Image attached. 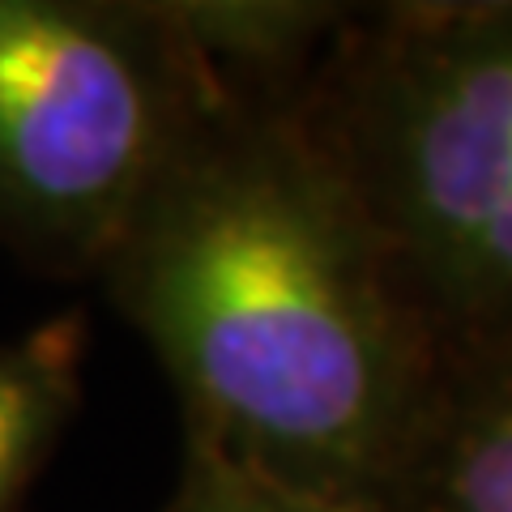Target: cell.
Listing matches in <instances>:
<instances>
[{
	"instance_id": "1",
	"label": "cell",
	"mask_w": 512,
	"mask_h": 512,
	"mask_svg": "<svg viewBox=\"0 0 512 512\" xmlns=\"http://www.w3.org/2000/svg\"><path fill=\"white\" fill-rule=\"evenodd\" d=\"M295 94L218 77L99 282L163 363L184 444L320 504L389 512L440 355Z\"/></svg>"
},
{
	"instance_id": "2",
	"label": "cell",
	"mask_w": 512,
	"mask_h": 512,
	"mask_svg": "<svg viewBox=\"0 0 512 512\" xmlns=\"http://www.w3.org/2000/svg\"><path fill=\"white\" fill-rule=\"evenodd\" d=\"M295 111L436 355L512 338V0L346 5Z\"/></svg>"
},
{
	"instance_id": "3",
	"label": "cell",
	"mask_w": 512,
	"mask_h": 512,
	"mask_svg": "<svg viewBox=\"0 0 512 512\" xmlns=\"http://www.w3.org/2000/svg\"><path fill=\"white\" fill-rule=\"evenodd\" d=\"M214 90L180 0H0V244L99 278Z\"/></svg>"
},
{
	"instance_id": "4",
	"label": "cell",
	"mask_w": 512,
	"mask_h": 512,
	"mask_svg": "<svg viewBox=\"0 0 512 512\" xmlns=\"http://www.w3.org/2000/svg\"><path fill=\"white\" fill-rule=\"evenodd\" d=\"M389 512H512V338L440 359Z\"/></svg>"
},
{
	"instance_id": "5",
	"label": "cell",
	"mask_w": 512,
	"mask_h": 512,
	"mask_svg": "<svg viewBox=\"0 0 512 512\" xmlns=\"http://www.w3.org/2000/svg\"><path fill=\"white\" fill-rule=\"evenodd\" d=\"M90 325L64 308L18 342H0V512H18L82 406Z\"/></svg>"
},
{
	"instance_id": "6",
	"label": "cell",
	"mask_w": 512,
	"mask_h": 512,
	"mask_svg": "<svg viewBox=\"0 0 512 512\" xmlns=\"http://www.w3.org/2000/svg\"><path fill=\"white\" fill-rule=\"evenodd\" d=\"M163 512H355L338 504H320L308 495L282 491L265 478L222 461L201 444H184L180 474Z\"/></svg>"
}]
</instances>
